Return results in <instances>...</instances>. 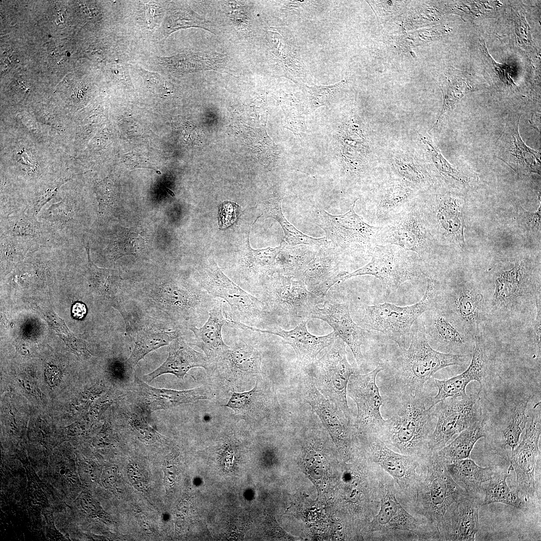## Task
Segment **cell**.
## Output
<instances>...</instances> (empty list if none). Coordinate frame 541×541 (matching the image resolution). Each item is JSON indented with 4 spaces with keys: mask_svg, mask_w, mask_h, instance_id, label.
<instances>
[{
    "mask_svg": "<svg viewBox=\"0 0 541 541\" xmlns=\"http://www.w3.org/2000/svg\"><path fill=\"white\" fill-rule=\"evenodd\" d=\"M90 271L94 283L104 287L108 292V298L122 315L127 330L129 320L125 310L122 293L121 291V277L117 271L101 268L93 264L90 254L87 253Z\"/></svg>",
    "mask_w": 541,
    "mask_h": 541,
    "instance_id": "cell-45",
    "label": "cell"
},
{
    "mask_svg": "<svg viewBox=\"0 0 541 541\" xmlns=\"http://www.w3.org/2000/svg\"><path fill=\"white\" fill-rule=\"evenodd\" d=\"M479 500L469 495L448 507L438 527L441 540H475L479 529Z\"/></svg>",
    "mask_w": 541,
    "mask_h": 541,
    "instance_id": "cell-20",
    "label": "cell"
},
{
    "mask_svg": "<svg viewBox=\"0 0 541 541\" xmlns=\"http://www.w3.org/2000/svg\"><path fill=\"white\" fill-rule=\"evenodd\" d=\"M487 369L488 359L485 347L480 338L476 336L472 359L464 372L448 379H430L437 388L438 392L435 396L431 397V405L429 407L447 398L466 395V387L472 381H477L481 389Z\"/></svg>",
    "mask_w": 541,
    "mask_h": 541,
    "instance_id": "cell-23",
    "label": "cell"
},
{
    "mask_svg": "<svg viewBox=\"0 0 541 541\" xmlns=\"http://www.w3.org/2000/svg\"><path fill=\"white\" fill-rule=\"evenodd\" d=\"M438 301L445 304L442 311L457 319L471 332L477 331L483 305V296L472 287H461L451 292H441Z\"/></svg>",
    "mask_w": 541,
    "mask_h": 541,
    "instance_id": "cell-26",
    "label": "cell"
},
{
    "mask_svg": "<svg viewBox=\"0 0 541 541\" xmlns=\"http://www.w3.org/2000/svg\"><path fill=\"white\" fill-rule=\"evenodd\" d=\"M172 71L182 73L214 70L221 72L228 62L226 54L214 51L183 53L162 59Z\"/></svg>",
    "mask_w": 541,
    "mask_h": 541,
    "instance_id": "cell-35",
    "label": "cell"
},
{
    "mask_svg": "<svg viewBox=\"0 0 541 541\" xmlns=\"http://www.w3.org/2000/svg\"><path fill=\"white\" fill-rule=\"evenodd\" d=\"M540 298V297L539 296V297H537L536 299V314L533 324L535 341L539 354H540L541 346V308Z\"/></svg>",
    "mask_w": 541,
    "mask_h": 541,
    "instance_id": "cell-61",
    "label": "cell"
},
{
    "mask_svg": "<svg viewBox=\"0 0 541 541\" xmlns=\"http://www.w3.org/2000/svg\"><path fill=\"white\" fill-rule=\"evenodd\" d=\"M486 434L483 419L462 431L449 444L436 452L445 465L468 458L476 442Z\"/></svg>",
    "mask_w": 541,
    "mask_h": 541,
    "instance_id": "cell-39",
    "label": "cell"
},
{
    "mask_svg": "<svg viewBox=\"0 0 541 541\" xmlns=\"http://www.w3.org/2000/svg\"><path fill=\"white\" fill-rule=\"evenodd\" d=\"M194 367H202L207 370L211 368L205 355L191 348L179 337L170 343L168 356L164 363L156 370L144 375L143 379L146 382H151L167 373L183 378Z\"/></svg>",
    "mask_w": 541,
    "mask_h": 541,
    "instance_id": "cell-27",
    "label": "cell"
},
{
    "mask_svg": "<svg viewBox=\"0 0 541 541\" xmlns=\"http://www.w3.org/2000/svg\"><path fill=\"white\" fill-rule=\"evenodd\" d=\"M225 325H228L226 313L223 311L222 300L217 298L204 325L199 328L196 326L188 328L194 335L192 345L203 351L211 368L216 366L220 358L230 349L222 336V329Z\"/></svg>",
    "mask_w": 541,
    "mask_h": 541,
    "instance_id": "cell-25",
    "label": "cell"
},
{
    "mask_svg": "<svg viewBox=\"0 0 541 541\" xmlns=\"http://www.w3.org/2000/svg\"><path fill=\"white\" fill-rule=\"evenodd\" d=\"M98 203V215L101 218L112 207L115 201V193L111 180L105 178L96 184L95 187Z\"/></svg>",
    "mask_w": 541,
    "mask_h": 541,
    "instance_id": "cell-53",
    "label": "cell"
},
{
    "mask_svg": "<svg viewBox=\"0 0 541 541\" xmlns=\"http://www.w3.org/2000/svg\"><path fill=\"white\" fill-rule=\"evenodd\" d=\"M174 463V459L172 456L167 457L163 463L164 481L167 488L170 487L174 482V471H175V466Z\"/></svg>",
    "mask_w": 541,
    "mask_h": 541,
    "instance_id": "cell-60",
    "label": "cell"
},
{
    "mask_svg": "<svg viewBox=\"0 0 541 541\" xmlns=\"http://www.w3.org/2000/svg\"><path fill=\"white\" fill-rule=\"evenodd\" d=\"M284 103L286 116V127L297 136H301L306 131L303 111L300 102L293 96L288 95Z\"/></svg>",
    "mask_w": 541,
    "mask_h": 541,
    "instance_id": "cell-51",
    "label": "cell"
},
{
    "mask_svg": "<svg viewBox=\"0 0 541 541\" xmlns=\"http://www.w3.org/2000/svg\"><path fill=\"white\" fill-rule=\"evenodd\" d=\"M261 359L255 348L239 338L220 358L216 366L231 376H255L261 373Z\"/></svg>",
    "mask_w": 541,
    "mask_h": 541,
    "instance_id": "cell-29",
    "label": "cell"
},
{
    "mask_svg": "<svg viewBox=\"0 0 541 541\" xmlns=\"http://www.w3.org/2000/svg\"><path fill=\"white\" fill-rule=\"evenodd\" d=\"M348 274L346 271H340L337 275L314 287L310 292L316 297L320 304L322 303L325 301V296L329 289L338 281H344L345 277Z\"/></svg>",
    "mask_w": 541,
    "mask_h": 541,
    "instance_id": "cell-58",
    "label": "cell"
},
{
    "mask_svg": "<svg viewBox=\"0 0 541 541\" xmlns=\"http://www.w3.org/2000/svg\"><path fill=\"white\" fill-rule=\"evenodd\" d=\"M454 74L449 73L441 84L443 98L442 107L432 128H435L451 112L466 94L477 89L471 79L462 71L455 70Z\"/></svg>",
    "mask_w": 541,
    "mask_h": 541,
    "instance_id": "cell-40",
    "label": "cell"
},
{
    "mask_svg": "<svg viewBox=\"0 0 541 541\" xmlns=\"http://www.w3.org/2000/svg\"><path fill=\"white\" fill-rule=\"evenodd\" d=\"M479 394L447 398L432 407L437 421L428 443L429 453L440 450L456 435L483 419Z\"/></svg>",
    "mask_w": 541,
    "mask_h": 541,
    "instance_id": "cell-13",
    "label": "cell"
},
{
    "mask_svg": "<svg viewBox=\"0 0 541 541\" xmlns=\"http://www.w3.org/2000/svg\"><path fill=\"white\" fill-rule=\"evenodd\" d=\"M520 116L509 115L494 149L495 156L506 163L519 176L531 173L540 174V153L528 147L518 131Z\"/></svg>",
    "mask_w": 541,
    "mask_h": 541,
    "instance_id": "cell-17",
    "label": "cell"
},
{
    "mask_svg": "<svg viewBox=\"0 0 541 541\" xmlns=\"http://www.w3.org/2000/svg\"><path fill=\"white\" fill-rule=\"evenodd\" d=\"M383 369L379 365L366 374L355 373L350 377L347 395L357 407L354 425L359 435L378 437L383 428L385 420L380 413L382 398L376 382L377 376Z\"/></svg>",
    "mask_w": 541,
    "mask_h": 541,
    "instance_id": "cell-15",
    "label": "cell"
},
{
    "mask_svg": "<svg viewBox=\"0 0 541 541\" xmlns=\"http://www.w3.org/2000/svg\"><path fill=\"white\" fill-rule=\"evenodd\" d=\"M411 337L409 347H399L383 369L399 397L423 391L425 383L436 372L448 366L462 365L468 360V355L434 350L426 338L421 319L414 323Z\"/></svg>",
    "mask_w": 541,
    "mask_h": 541,
    "instance_id": "cell-1",
    "label": "cell"
},
{
    "mask_svg": "<svg viewBox=\"0 0 541 541\" xmlns=\"http://www.w3.org/2000/svg\"><path fill=\"white\" fill-rule=\"evenodd\" d=\"M229 326L244 330L267 333L279 336L284 344L291 345L294 349L297 364L302 367L311 366L316 361L318 355L324 348L332 345L338 336L335 332L323 336H315L307 330V320L299 323L291 331H286L279 327L268 330L251 327L229 318Z\"/></svg>",
    "mask_w": 541,
    "mask_h": 541,
    "instance_id": "cell-19",
    "label": "cell"
},
{
    "mask_svg": "<svg viewBox=\"0 0 541 541\" xmlns=\"http://www.w3.org/2000/svg\"><path fill=\"white\" fill-rule=\"evenodd\" d=\"M87 499L85 501L86 502V510L90 513H96L99 510L98 505H97L95 501L93 500L92 498L87 496Z\"/></svg>",
    "mask_w": 541,
    "mask_h": 541,
    "instance_id": "cell-64",
    "label": "cell"
},
{
    "mask_svg": "<svg viewBox=\"0 0 541 541\" xmlns=\"http://www.w3.org/2000/svg\"><path fill=\"white\" fill-rule=\"evenodd\" d=\"M510 471H512L510 465L506 471L496 470L492 478L483 485L482 506L498 502L511 505L519 509L525 507V502L520 497L516 488L512 489L507 484L506 479Z\"/></svg>",
    "mask_w": 541,
    "mask_h": 541,
    "instance_id": "cell-41",
    "label": "cell"
},
{
    "mask_svg": "<svg viewBox=\"0 0 541 541\" xmlns=\"http://www.w3.org/2000/svg\"><path fill=\"white\" fill-rule=\"evenodd\" d=\"M357 198L347 212L333 215L320 207L314 210L313 222L325 232V237L342 255L371 256L379 245L381 226L365 222L355 211Z\"/></svg>",
    "mask_w": 541,
    "mask_h": 541,
    "instance_id": "cell-6",
    "label": "cell"
},
{
    "mask_svg": "<svg viewBox=\"0 0 541 541\" xmlns=\"http://www.w3.org/2000/svg\"><path fill=\"white\" fill-rule=\"evenodd\" d=\"M347 83V80L344 79L338 83L329 86L315 85L309 87L304 85L303 91L308 99V110L312 112L321 106L329 105Z\"/></svg>",
    "mask_w": 541,
    "mask_h": 541,
    "instance_id": "cell-50",
    "label": "cell"
},
{
    "mask_svg": "<svg viewBox=\"0 0 541 541\" xmlns=\"http://www.w3.org/2000/svg\"><path fill=\"white\" fill-rule=\"evenodd\" d=\"M117 467L111 466L106 469L102 473L101 481L106 488L112 486L116 482L118 476Z\"/></svg>",
    "mask_w": 541,
    "mask_h": 541,
    "instance_id": "cell-62",
    "label": "cell"
},
{
    "mask_svg": "<svg viewBox=\"0 0 541 541\" xmlns=\"http://www.w3.org/2000/svg\"><path fill=\"white\" fill-rule=\"evenodd\" d=\"M417 203L438 246L464 247V204L460 194L447 191L418 197Z\"/></svg>",
    "mask_w": 541,
    "mask_h": 541,
    "instance_id": "cell-12",
    "label": "cell"
},
{
    "mask_svg": "<svg viewBox=\"0 0 541 541\" xmlns=\"http://www.w3.org/2000/svg\"><path fill=\"white\" fill-rule=\"evenodd\" d=\"M72 177L73 176L69 178H61L55 181L46 189L38 195L26 208L37 216L43 206L56 195L60 187Z\"/></svg>",
    "mask_w": 541,
    "mask_h": 541,
    "instance_id": "cell-54",
    "label": "cell"
},
{
    "mask_svg": "<svg viewBox=\"0 0 541 541\" xmlns=\"http://www.w3.org/2000/svg\"><path fill=\"white\" fill-rule=\"evenodd\" d=\"M454 480L468 493L479 499L483 485L493 477L496 469L489 466L483 468L471 459L465 458L445 465Z\"/></svg>",
    "mask_w": 541,
    "mask_h": 541,
    "instance_id": "cell-32",
    "label": "cell"
},
{
    "mask_svg": "<svg viewBox=\"0 0 541 541\" xmlns=\"http://www.w3.org/2000/svg\"><path fill=\"white\" fill-rule=\"evenodd\" d=\"M396 410L385 420L378 437L400 453L424 458L429 453L428 443L436 424L431 396L423 391L399 397Z\"/></svg>",
    "mask_w": 541,
    "mask_h": 541,
    "instance_id": "cell-2",
    "label": "cell"
},
{
    "mask_svg": "<svg viewBox=\"0 0 541 541\" xmlns=\"http://www.w3.org/2000/svg\"><path fill=\"white\" fill-rule=\"evenodd\" d=\"M416 188L402 180L392 181L379 190L368 209L377 226H383L414 205Z\"/></svg>",
    "mask_w": 541,
    "mask_h": 541,
    "instance_id": "cell-22",
    "label": "cell"
},
{
    "mask_svg": "<svg viewBox=\"0 0 541 541\" xmlns=\"http://www.w3.org/2000/svg\"><path fill=\"white\" fill-rule=\"evenodd\" d=\"M344 128L342 137L343 154L347 161L355 166L366 153L365 141L357 124L351 123Z\"/></svg>",
    "mask_w": 541,
    "mask_h": 541,
    "instance_id": "cell-49",
    "label": "cell"
},
{
    "mask_svg": "<svg viewBox=\"0 0 541 541\" xmlns=\"http://www.w3.org/2000/svg\"><path fill=\"white\" fill-rule=\"evenodd\" d=\"M521 266L516 264L511 269L502 272L495 279L492 295L493 306L503 310L515 308L525 295Z\"/></svg>",
    "mask_w": 541,
    "mask_h": 541,
    "instance_id": "cell-34",
    "label": "cell"
},
{
    "mask_svg": "<svg viewBox=\"0 0 541 541\" xmlns=\"http://www.w3.org/2000/svg\"><path fill=\"white\" fill-rule=\"evenodd\" d=\"M178 331H164L151 329L139 330L137 333L134 348L127 360V367L132 369L149 353L164 346L169 345L180 337Z\"/></svg>",
    "mask_w": 541,
    "mask_h": 541,
    "instance_id": "cell-42",
    "label": "cell"
},
{
    "mask_svg": "<svg viewBox=\"0 0 541 541\" xmlns=\"http://www.w3.org/2000/svg\"><path fill=\"white\" fill-rule=\"evenodd\" d=\"M283 194L274 193L259 204L258 207L260 216L276 219L281 225L284 233V240L291 245L307 244L319 247L329 242L325 237L316 238L309 236L296 228L284 216L281 208Z\"/></svg>",
    "mask_w": 541,
    "mask_h": 541,
    "instance_id": "cell-33",
    "label": "cell"
},
{
    "mask_svg": "<svg viewBox=\"0 0 541 541\" xmlns=\"http://www.w3.org/2000/svg\"><path fill=\"white\" fill-rule=\"evenodd\" d=\"M422 316L426 336L437 348L451 354L462 350L466 339L440 310H428Z\"/></svg>",
    "mask_w": 541,
    "mask_h": 541,
    "instance_id": "cell-28",
    "label": "cell"
},
{
    "mask_svg": "<svg viewBox=\"0 0 541 541\" xmlns=\"http://www.w3.org/2000/svg\"><path fill=\"white\" fill-rule=\"evenodd\" d=\"M367 264L345 277L346 280L361 275H372L382 286L385 299L395 292L407 281L426 276L425 262L413 252L407 251L393 244L377 245Z\"/></svg>",
    "mask_w": 541,
    "mask_h": 541,
    "instance_id": "cell-8",
    "label": "cell"
},
{
    "mask_svg": "<svg viewBox=\"0 0 541 541\" xmlns=\"http://www.w3.org/2000/svg\"><path fill=\"white\" fill-rule=\"evenodd\" d=\"M541 434L540 412L532 418L520 443L508 458L516 474V489L526 501L535 491V472L540 461L538 444Z\"/></svg>",
    "mask_w": 541,
    "mask_h": 541,
    "instance_id": "cell-18",
    "label": "cell"
},
{
    "mask_svg": "<svg viewBox=\"0 0 541 541\" xmlns=\"http://www.w3.org/2000/svg\"><path fill=\"white\" fill-rule=\"evenodd\" d=\"M421 140L438 173L449 188L457 190L459 194L470 190L477 180L476 175L460 170L450 163L430 138L421 137Z\"/></svg>",
    "mask_w": 541,
    "mask_h": 541,
    "instance_id": "cell-36",
    "label": "cell"
},
{
    "mask_svg": "<svg viewBox=\"0 0 541 541\" xmlns=\"http://www.w3.org/2000/svg\"><path fill=\"white\" fill-rule=\"evenodd\" d=\"M144 245V239L141 235L126 229L110 237L103 252L108 259L115 261L122 256L135 254Z\"/></svg>",
    "mask_w": 541,
    "mask_h": 541,
    "instance_id": "cell-47",
    "label": "cell"
},
{
    "mask_svg": "<svg viewBox=\"0 0 541 541\" xmlns=\"http://www.w3.org/2000/svg\"><path fill=\"white\" fill-rule=\"evenodd\" d=\"M86 308L83 304L76 303L72 308V314L76 318L81 319L86 314Z\"/></svg>",
    "mask_w": 541,
    "mask_h": 541,
    "instance_id": "cell-63",
    "label": "cell"
},
{
    "mask_svg": "<svg viewBox=\"0 0 541 541\" xmlns=\"http://www.w3.org/2000/svg\"><path fill=\"white\" fill-rule=\"evenodd\" d=\"M426 289L416 304L406 307L385 303L366 306L360 327L365 331L380 332L395 342L399 347L406 348L411 341L415 321L425 312L436 309L441 292L439 282L427 276Z\"/></svg>",
    "mask_w": 541,
    "mask_h": 541,
    "instance_id": "cell-5",
    "label": "cell"
},
{
    "mask_svg": "<svg viewBox=\"0 0 541 541\" xmlns=\"http://www.w3.org/2000/svg\"><path fill=\"white\" fill-rule=\"evenodd\" d=\"M41 246V242L33 237H1L2 273L6 275L21 262L27 255Z\"/></svg>",
    "mask_w": 541,
    "mask_h": 541,
    "instance_id": "cell-43",
    "label": "cell"
},
{
    "mask_svg": "<svg viewBox=\"0 0 541 541\" xmlns=\"http://www.w3.org/2000/svg\"><path fill=\"white\" fill-rule=\"evenodd\" d=\"M380 505L366 527L372 540H434L425 522L414 517L398 500L392 477L379 467Z\"/></svg>",
    "mask_w": 541,
    "mask_h": 541,
    "instance_id": "cell-3",
    "label": "cell"
},
{
    "mask_svg": "<svg viewBox=\"0 0 541 541\" xmlns=\"http://www.w3.org/2000/svg\"><path fill=\"white\" fill-rule=\"evenodd\" d=\"M301 382L304 400L332 433L340 449L345 454H350L353 451L357 434L354 422L318 391L310 374L303 375Z\"/></svg>",
    "mask_w": 541,
    "mask_h": 541,
    "instance_id": "cell-16",
    "label": "cell"
},
{
    "mask_svg": "<svg viewBox=\"0 0 541 541\" xmlns=\"http://www.w3.org/2000/svg\"><path fill=\"white\" fill-rule=\"evenodd\" d=\"M281 246L280 244L275 248L254 250L248 242L240 257L238 265L243 277L252 283V286H256L257 292L276 273L275 260Z\"/></svg>",
    "mask_w": 541,
    "mask_h": 541,
    "instance_id": "cell-30",
    "label": "cell"
},
{
    "mask_svg": "<svg viewBox=\"0 0 541 541\" xmlns=\"http://www.w3.org/2000/svg\"><path fill=\"white\" fill-rule=\"evenodd\" d=\"M257 379L251 390L241 393L233 392L224 406L232 409L235 414L241 416L260 414L265 411L270 401V394L263 389Z\"/></svg>",
    "mask_w": 541,
    "mask_h": 541,
    "instance_id": "cell-44",
    "label": "cell"
},
{
    "mask_svg": "<svg viewBox=\"0 0 541 541\" xmlns=\"http://www.w3.org/2000/svg\"><path fill=\"white\" fill-rule=\"evenodd\" d=\"M479 45L488 64L493 71L495 77L501 82L503 89L514 92L517 87L512 79L510 67L506 65L496 63L489 55L483 40L480 41Z\"/></svg>",
    "mask_w": 541,
    "mask_h": 541,
    "instance_id": "cell-52",
    "label": "cell"
},
{
    "mask_svg": "<svg viewBox=\"0 0 541 541\" xmlns=\"http://www.w3.org/2000/svg\"><path fill=\"white\" fill-rule=\"evenodd\" d=\"M517 221L522 230L532 234L538 233L540 230V207L535 212H529L522 207L517 208Z\"/></svg>",
    "mask_w": 541,
    "mask_h": 541,
    "instance_id": "cell-55",
    "label": "cell"
},
{
    "mask_svg": "<svg viewBox=\"0 0 541 541\" xmlns=\"http://www.w3.org/2000/svg\"><path fill=\"white\" fill-rule=\"evenodd\" d=\"M341 256L338 250L329 241L318 248L313 259L296 280L310 291L315 286L340 272Z\"/></svg>",
    "mask_w": 541,
    "mask_h": 541,
    "instance_id": "cell-31",
    "label": "cell"
},
{
    "mask_svg": "<svg viewBox=\"0 0 541 541\" xmlns=\"http://www.w3.org/2000/svg\"><path fill=\"white\" fill-rule=\"evenodd\" d=\"M5 236L33 237L46 245L43 223L27 208L1 217V237Z\"/></svg>",
    "mask_w": 541,
    "mask_h": 541,
    "instance_id": "cell-38",
    "label": "cell"
},
{
    "mask_svg": "<svg viewBox=\"0 0 541 541\" xmlns=\"http://www.w3.org/2000/svg\"><path fill=\"white\" fill-rule=\"evenodd\" d=\"M310 317L323 320L331 326L337 335L349 347L357 364L360 366L362 364L361 346L364 342L365 330L354 322L348 305L324 301L322 308L316 305L313 308Z\"/></svg>",
    "mask_w": 541,
    "mask_h": 541,
    "instance_id": "cell-21",
    "label": "cell"
},
{
    "mask_svg": "<svg viewBox=\"0 0 541 541\" xmlns=\"http://www.w3.org/2000/svg\"><path fill=\"white\" fill-rule=\"evenodd\" d=\"M135 378V389L139 405L149 413L212 398V394L204 387L182 391L160 389L149 386L137 377Z\"/></svg>",
    "mask_w": 541,
    "mask_h": 541,
    "instance_id": "cell-24",
    "label": "cell"
},
{
    "mask_svg": "<svg viewBox=\"0 0 541 541\" xmlns=\"http://www.w3.org/2000/svg\"><path fill=\"white\" fill-rule=\"evenodd\" d=\"M202 268L201 287L228 304L232 319L255 328L269 319L263 303L229 279L212 258L207 259Z\"/></svg>",
    "mask_w": 541,
    "mask_h": 541,
    "instance_id": "cell-9",
    "label": "cell"
},
{
    "mask_svg": "<svg viewBox=\"0 0 541 541\" xmlns=\"http://www.w3.org/2000/svg\"><path fill=\"white\" fill-rule=\"evenodd\" d=\"M127 475L130 482L136 489L142 491L146 489V479L139 469L130 464L127 469Z\"/></svg>",
    "mask_w": 541,
    "mask_h": 541,
    "instance_id": "cell-59",
    "label": "cell"
},
{
    "mask_svg": "<svg viewBox=\"0 0 541 541\" xmlns=\"http://www.w3.org/2000/svg\"><path fill=\"white\" fill-rule=\"evenodd\" d=\"M468 495L451 476L437 452H432L425 459L411 514L425 519L429 527L439 533V526L448 507Z\"/></svg>",
    "mask_w": 541,
    "mask_h": 541,
    "instance_id": "cell-4",
    "label": "cell"
},
{
    "mask_svg": "<svg viewBox=\"0 0 541 541\" xmlns=\"http://www.w3.org/2000/svg\"><path fill=\"white\" fill-rule=\"evenodd\" d=\"M360 435L366 459L392 477L398 500L411 513L427 456L421 458L402 454L389 448L377 436Z\"/></svg>",
    "mask_w": 541,
    "mask_h": 541,
    "instance_id": "cell-7",
    "label": "cell"
},
{
    "mask_svg": "<svg viewBox=\"0 0 541 541\" xmlns=\"http://www.w3.org/2000/svg\"><path fill=\"white\" fill-rule=\"evenodd\" d=\"M305 465L308 473L314 479H321L325 473V459L318 451L310 450L307 453Z\"/></svg>",
    "mask_w": 541,
    "mask_h": 541,
    "instance_id": "cell-56",
    "label": "cell"
},
{
    "mask_svg": "<svg viewBox=\"0 0 541 541\" xmlns=\"http://www.w3.org/2000/svg\"><path fill=\"white\" fill-rule=\"evenodd\" d=\"M379 244L398 246L406 251L415 253L425 262L439 246L417 201L414 205L381 226Z\"/></svg>",
    "mask_w": 541,
    "mask_h": 541,
    "instance_id": "cell-14",
    "label": "cell"
},
{
    "mask_svg": "<svg viewBox=\"0 0 541 541\" xmlns=\"http://www.w3.org/2000/svg\"><path fill=\"white\" fill-rule=\"evenodd\" d=\"M311 366L310 375L318 391L354 422L347 403V386L351 376L357 373L347 359L345 343L337 336L325 354Z\"/></svg>",
    "mask_w": 541,
    "mask_h": 541,
    "instance_id": "cell-11",
    "label": "cell"
},
{
    "mask_svg": "<svg viewBox=\"0 0 541 541\" xmlns=\"http://www.w3.org/2000/svg\"><path fill=\"white\" fill-rule=\"evenodd\" d=\"M530 397L522 400L515 406L501 431V446L509 449L511 454L518 444L521 434L526 428L527 418L525 412Z\"/></svg>",
    "mask_w": 541,
    "mask_h": 541,
    "instance_id": "cell-48",
    "label": "cell"
},
{
    "mask_svg": "<svg viewBox=\"0 0 541 541\" xmlns=\"http://www.w3.org/2000/svg\"><path fill=\"white\" fill-rule=\"evenodd\" d=\"M238 205L231 201H224L219 208V224L221 229L231 226L236 221L238 215Z\"/></svg>",
    "mask_w": 541,
    "mask_h": 541,
    "instance_id": "cell-57",
    "label": "cell"
},
{
    "mask_svg": "<svg viewBox=\"0 0 541 541\" xmlns=\"http://www.w3.org/2000/svg\"><path fill=\"white\" fill-rule=\"evenodd\" d=\"M200 28L215 34L213 24L201 17L189 8H181L170 12L166 17L163 25L164 36L181 29Z\"/></svg>",
    "mask_w": 541,
    "mask_h": 541,
    "instance_id": "cell-46",
    "label": "cell"
},
{
    "mask_svg": "<svg viewBox=\"0 0 541 541\" xmlns=\"http://www.w3.org/2000/svg\"><path fill=\"white\" fill-rule=\"evenodd\" d=\"M275 260L276 272L297 279L315 256L317 249L307 244L291 245L284 240Z\"/></svg>",
    "mask_w": 541,
    "mask_h": 541,
    "instance_id": "cell-37",
    "label": "cell"
},
{
    "mask_svg": "<svg viewBox=\"0 0 541 541\" xmlns=\"http://www.w3.org/2000/svg\"><path fill=\"white\" fill-rule=\"evenodd\" d=\"M269 319L281 323L307 320L320 303L299 281L278 274L267 281L257 293Z\"/></svg>",
    "mask_w": 541,
    "mask_h": 541,
    "instance_id": "cell-10",
    "label": "cell"
}]
</instances>
